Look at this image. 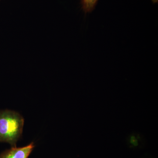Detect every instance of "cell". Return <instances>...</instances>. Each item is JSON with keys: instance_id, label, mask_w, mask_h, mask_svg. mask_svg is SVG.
I'll return each instance as SVG.
<instances>
[{"instance_id": "obj_1", "label": "cell", "mask_w": 158, "mask_h": 158, "mask_svg": "<svg viewBox=\"0 0 158 158\" xmlns=\"http://www.w3.org/2000/svg\"><path fill=\"white\" fill-rule=\"evenodd\" d=\"M24 123L23 116L17 112L9 110L0 111V142L16 147L22 134Z\"/></svg>"}, {"instance_id": "obj_2", "label": "cell", "mask_w": 158, "mask_h": 158, "mask_svg": "<svg viewBox=\"0 0 158 158\" xmlns=\"http://www.w3.org/2000/svg\"><path fill=\"white\" fill-rule=\"evenodd\" d=\"M34 147V142H31L24 147H12L2 152L0 155V158H28Z\"/></svg>"}, {"instance_id": "obj_3", "label": "cell", "mask_w": 158, "mask_h": 158, "mask_svg": "<svg viewBox=\"0 0 158 158\" xmlns=\"http://www.w3.org/2000/svg\"><path fill=\"white\" fill-rule=\"evenodd\" d=\"M98 0H81L83 11L85 13L91 12L95 8Z\"/></svg>"}, {"instance_id": "obj_4", "label": "cell", "mask_w": 158, "mask_h": 158, "mask_svg": "<svg viewBox=\"0 0 158 158\" xmlns=\"http://www.w3.org/2000/svg\"><path fill=\"white\" fill-rule=\"evenodd\" d=\"M153 3H157L158 2V0H152Z\"/></svg>"}, {"instance_id": "obj_5", "label": "cell", "mask_w": 158, "mask_h": 158, "mask_svg": "<svg viewBox=\"0 0 158 158\" xmlns=\"http://www.w3.org/2000/svg\"><path fill=\"white\" fill-rule=\"evenodd\" d=\"M0 1H1V0H0Z\"/></svg>"}]
</instances>
